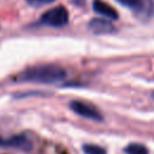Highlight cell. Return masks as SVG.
Returning <instances> with one entry per match:
<instances>
[{"mask_svg":"<svg viewBox=\"0 0 154 154\" xmlns=\"http://www.w3.org/2000/svg\"><path fill=\"white\" fill-rule=\"evenodd\" d=\"M66 78V71L58 65L41 64L25 69L18 75L19 82L41 83V84H55Z\"/></svg>","mask_w":154,"mask_h":154,"instance_id":"1","label":"cell"},{"mask_svg":"<svg viewBox=\"0 0 154 154\" xmlns=\"http://www.w3.org/2000/svg\"><path fill=\"white\" fill-rule=\"evenodd\" d=\"M67 23H69V12L63 5H59L57 7L46 11L38 20L40 25H46L52 28H64L65 25H67Z\"/></svg>","mask_w":154,"mask_h":154,"instance_id":"2","label":"cell"},{"mask_svg":"<svg viewBox=\"0 0 154 154\" xmlns=\"http://www.w3.org/2000/svg\"><path fill=\"white\" fill-rule=\"evenodd\" d=\"M70 108L76 114L83 118H87V119H91L95 122H101L103 119L101 112L89 102H84L81 100H73L70 102Z\"/></svg>","mask_w":154,"mask_h":154,"instance_id":"3","label":"cell"},{"mask_svg":"<svg viewBox=\"0 0 154 154\" xmlns=\"http://www.w3.org/2000/svg\"><path fill=\"white\" fill-rule=\"evenodd\" d=\"M0 146L1 147H10V148H16L20 150L29 152L32 148V143L30 138L23 134L20 135H14L7 138H4L0 136Z\"/></svg>","mask_w":154,"mask_h":154,"instance_id":"4","label":"cell"},{"mask_svg":"<svg viewBox=\"0 0 154 154\" xmlns=\"http://www.w3.org/2000/svg\"><path fill=\"white\" fill-rule=\"evenodd\" d=\"M88 28L90 31L94 34H112L116 31V26L112 24L111 20L108 19H102V18H93L88 23Z\"/></svg>","mask_w":154,"mask_h":154,"instance_id":"5","label":"cell"},{"mask_svg":"<svg viewBox=\"0 0 154 154\" xmlns=\"http://www.w3.org/2000/svg\"><path fill=\"white\" fill-rule=\"evenodd\" d=\"M93 10H94V12L106 17L108 20H116L119 17L118 12L111 5H108L107 2H105L102 0H94L93 1Z\"/></svg>","mask_w":154,"mask_h":154,"instance_id":"6","label":"cell"},{"mask_svg":"<svg viewBox=\"0 0 154 154\" xmlns=\"http://www.w3.org/2000/svg\"><path fill=\"white\" fill-rule=\"evenodd\" d=\"M116 1L137 13H141V12L148 11V10L150 11V7L147 5V2L144 0H116Z\"/></svg>","mask_w":154,"mask_h":154,"instance_id":"7","label":"cell"},{"mask_svg":"<svg viewBox=\"0 0 154 154\" xmlns=\"http://www.w3.org/2000/svg\"><path fill=\"white\" fill-rule=\"evenodd\" d=\"M124 152L126 154H149L148 148L141 143H130L125 147Z\"/></svg>","mask_w":154,"mask_h":154,"instance_id":"8","label":"cell"},{"mask_svg":"<svg viewBox=\"0 0 154 154\" xmlns=\"http://www.w3.org/2000/svg\"><path fill=\"white\" fill-rule=\"evenodd\" d=\"M83 152L85 154H106V150L96 144H83Z\"/></svg>","mask_w":154,"mask_h":154,"instance_id":"9","label":"cell"},{"mask_svg":"<svg viewBox=\"0 0 154 154\" xmlns=\"http://www.w3.org/2000/svg\"><path fill=\"white\" fill-rule=\"evenodd\" d=\"M28 5L32 6V7H41L45 5H48L51 2H53L54 0H25Z\"/></svg>","mask_w":154,"mask_h":154,"instance_id":"10","label":"cell"}]
</instances>
